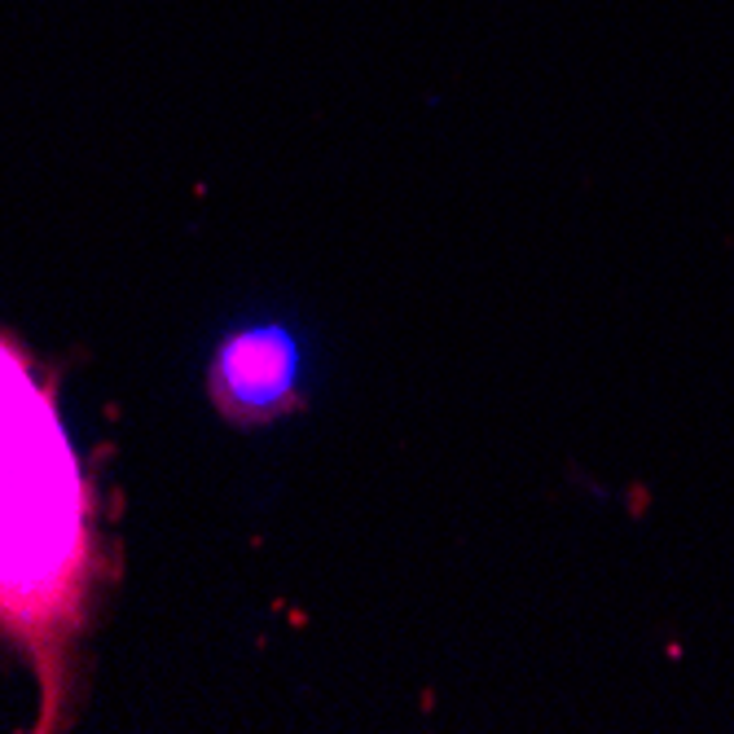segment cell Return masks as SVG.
I'll return each instance as SVG.
<instances>
[{"label":"cell","mask_w":734,"mask_h":734,"mask_svg":"<svg viewBox=\"0 0 734 734\" xmlns=\"http://www.w3.org/2000/svg\"><path fill=\"white\" fill-rule=\"evenodd\" d=\"M58 379L0 330V633L23 642L45 681L54 730L71 642L102 581L98 493L58 418Z\"/></svg>","instance_id":"1"},{"label":"cell","mask_w":734,"mask_h":734,"mask_svg":"<svg viewBox=\"0 0 734 734\" xmlns=\"http://www.w3.org/2000/svg\"><path fill=\"white\" fill-rule=\"evenodd\" d=\"M295 379H299V352L290 334L246 330L216 352L211 397L229 418L251 423L264 414H282V405L295 401Z\"/></svg>","instance_id":"2"}]
</instances>
